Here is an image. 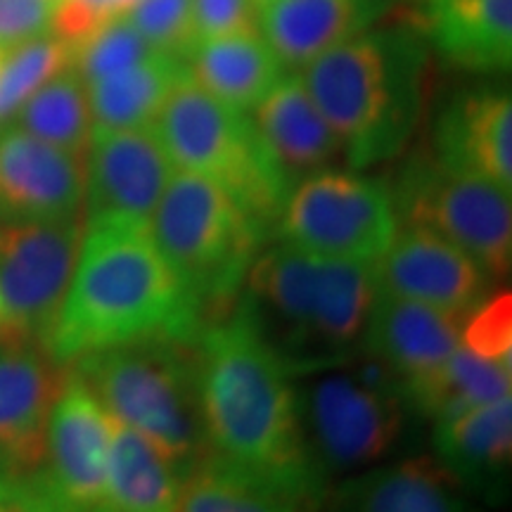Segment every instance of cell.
<instances>
[{
	"label": "cell",
	"instance_id": "obj_7",
	"mask_svg": "<svg viewBox=\"0 0 512 512\" xmlns=\"http://www.w3.org/2000/svg\"><path fill=\"white\" fill-rule=\"evenodd\" d=\"M152 128L176 171L221 185L271 238L292 185L268 155L247 112L214 98L185 74Z\"/></svg>",
	"mask_w": 512,
	"mask_h": 512
},
{
	"label": "cell",
	"instance_id": "obj_21",
	"mask_svg": "<svg viewBox=\"0 0 512 512\" xmlns=\"http://www.w3.org/2000/svg\"><path fill=\"white\" fill-rule=\"evenodd\" d=\"M249 117L292 188L304 178L330 169L342 155V143L297 72H287Z\"/></svg>",
	"mask_w": 512,
	"mask_h": 512
},
{
	"label": "cell",
	"instance_id": "obj_42",
	"mask_svg": "<svg viewBox=\"0 0 512 512\" xmlns=\"http://www.w3.org/2000/svg\"><path fill=\"white\" fill-rule=\"evenodd\" d=\"M408 3H418V0H408Z\"/></svg>",
	"mask_w": 512,
	"mask_h": 512
},
{
	"label": "cell",
	"instance_id": "obj_12",
	"mask_svg": "<svg viewBox=\"0 0 512 512\" xmlns=\"http://www.w3.org/2000/svg\"><path fill=\"white\" fill-rule=\"evenodd\" d=\"M174 171L152 126L93 131L86 152L83 221L147 226Z\"/></svg>",
	"mask_w": 512,
	"mask_h": 512
},
{
	"label": "cell",
	"instance_id": "obj_16",
	"mask_svg": "<svg viewBox=\"0 0 512 512\" xmlns=\"http://www.w3.org/2000/svg\"><path fill=\"white\" fill-rule=\"evenodd\" d=\"M62 380L64 368L38 344L8 342L0 349V477L43 467L48 418Z\"/></svg>",
	"mask_w": 512,
	"mask_h": 512
},
{
	"label": "cell",
	"instance_id": "obj_9",
	"mask_svg": "<svg viewBox=\"0 0 512 512\" xmlns=\"http://www.w3.org/2000/svg\"><path fill=\"white\" fill-rule=\"evenodd\" d=\"M399 226H420L470 254L494 280L512 266L510 190L444 169L432 155L408 159L394 188Z\"/></svg>",
	"mask_w": 512,
	"mask_h": 512
},
{
	"label": "cell",
	"instance_id": "obj_10",
	"mask_svg": "<svg viewBox=\"0 0 512 512\" xmlns=\"http://www.w3.org/2000/svg\"><path fill=\"white\" fill-rule=\"evenodd\" d=\"M399 219L389 185L358 171H318L287 195L278 242L323 259L375 266L392 245Z\"/></svg>",
	"mask_w": 512,
	"mask_h": 512
},
{
	"label": "cell",
	"instance_id": "obj_30",
	"mask_svg": "<svg viewBox=\"0 0 512 512\" xmlns=\"http://www.w3.org/2000/svg\"><path fill=\"white\" fill-rule=\"evenodd\" d=\"M74 50L53 31L0 55V126H8L19 107L43 83L72 67Z\"/></svg>",
	"mask_w": 512,
	"mask_h": 512
},
{
	"label": "cell",
	"instance_id": "obj_27",
	"mask_svg": "<svg viewBox=\"0 0 512 512\" xmlns=\"http://www.w3.org/2000/svg\"><path fill=\"white\" fill-rule=\"evenodd\" d=\"M178 482L174 465L150 441L117 422L102 510L176 512Z\"/></svg>",
	"mask_w": 512,
	"mask_h": 512
},
{
	"label": "cell",
	"instance_id": "obj_22",
	"mask_svg": "<svg viewBox=\"0 0 512 512\" xmlns=\"http://www.w3.org/2000/svg\"><path fill=\"white\" fill-rule=\"evenodd\" d=\"M389 0H271L259 10V31L287 72H299L328 50L366 34Z\"/></svg>",
	"mask_w": 512,
	"mask_h": 512
},
{
	"label": "cell",
	"instance_id": "obj_13",
	"mask_svg": "<svg viewBox=\"0 0 512 512\" xmlns=\"http://www.w3.org/2000/svg\"><path fill=\"white\" fill-rule=\"evenodd\" d=\"M373 271L380 292L460 320L489 297L496 283L470 254L420 226H399Z\"/></svg>",
	"mask_w": 512,
	"mask_h": 512
},
{
	"label": "cell",
	"instance_id": "obj_38",
	"mask_svg": "<svg viewBox=\"0 0 512 512\" xmlns=\"http://www.w3.org/2000/svg\"><path fill=\"white\" fill-rule=\"evenodd\" d=\"M8 342H17V339H12V337L8 335V332H5L3 328H0V349H3L5 344H8Z\"/></svg>",
	"mask_w": 512,
	"mask_h": 512
},
{
	"label": "cell",
	"instance_id": "obj_33",
	"mask_svg": "<svg viewBox=\"0 0 512 512\" xmlns=\"http://www.w3.org/2000/svg\"><path fill=\"white\" fill-rule=\"evenodd\" d=\"M460 347L512 366V294H489L460 325Z\"/></svg>",
	"mask_w": 512,
	"mask_h": 512
},
{
	"label": "cell",
	"instance_id": "obj_26",
	"mask_svg": "<svg viewBox=\"0 0 512 512\" xmlns=\"http://www.w3.org/2000/svg\"><path fill=\"white\" fill-rule=\"evenodd\" d=\"M510 389V363L489 361L458 347L444 366L401 387V396L408 411L439 422L470 408L505 399L510 396Z\"/></svg>",
	"mask_w": 512,
	"mask_h": 512
},
{
	"label": "cell",
	"instance_id": "obj_29",
	"mask_svg": "<svg viewBox=\"0 0 512 512\" xmlns=\"http://www.w3.org/2000/svg\"><path fill=\"white\" fill-rule=\"evenodd\" d=\"M176 512H316L297 498L204 456L178 482Z\"/></svg>",
	"mask_w": 512,
	"mask_h": 512
},
{
	"label": "cell",
	"instance_id": "obj_41",
	"mask_svg": "<svg viewBox=\"0 0 512 512\" xmlns=\"http://www.w3.org/2000/svg\"><path fill=\"white\" fill-rule=\"evenodd\" d=\"M93 512H105V510H102V508H98V510H93Z\"/></svg>",
	"mask_w": 512,
	"mask_h": 512
},
{
	"label": "cell",
	"instance_id": "obj_32",
	"mask_svg": "<svg viewBox=\"0 0 512 512\" xmlns=\"http://www.w3.org/2000/svg\"><path fill=\"white\" fill-rule=\"evenodd\" d=\"M124 15L157 53L185 62L195 48L192 0H136Z\"/></svg>",
	"mask_w": 512,
	"mask_h": 512
},
{
	"label": "cell",
	"instance_id": "obj_36",
	"mask_svg": "<svg viewBox=\"0 0 512 512\" xmlns=\"http://www.w3.org/2000/svg\"><path fill=\"white\" fill-rule=\"evenodd\" d=\"M124 12L126 0H55L53 29L50 31L74 50L107 19L124 15Z\"/></svg>",
	"mask_w": 512,
	"mask_h": 512
},
{
	"label": "cell",
	"instance_id": "obj_40",
	"mask_svg": "<svg viewBox=\"0 0 512 512\" xmlns=\"http://www.w3.org/2000/svg\"><path fill=\"white\" fill-rule=\"evenodd\" d=\"M256 3H259V8H261V5H266V3H271V0H256Z\"/></svg>",
	"mask_w": 512,
	"mask_h": 512
},
{
	"label": "cell",
	"instance_id": "obj_15",
	"mask_svg": "<svg viewBox=\"0 0 512 512\" xmlns=\"http://www.w3.org/2000/svg\"><path fill=\"white\" fill-rule=\"evenodd\" d=\"M83 192L86 157L0 126V223L79 219Z\"/></svg>",
	"mask_w": 512,
	"mask_h": 512
},
{
	"label": "cell",
	"instance_id": "obj_34",
	"mask_svg": "<svg viewBox=\"0 0 512 512\" xmlns=\"http://www.w3.org/2000/svg\"><path fill=\"white\" fill-rule=\"evenodd\" d=\"M0 512H81L60 494L46 470L0 477Z\"/></svg>",
	"mask_w": 512,
	"mask_h": 512
},
{
	"label": "cell",
	"instance_id": "obj_24",
	"mask_svg": "<svg viewBox=\"0 0 512 512\" xmlns=\"http://www.w3.org/2000/svg\"><path fill=\"white\" fill-rule=\"evenodd\" d=\"M188 74L204 91L240 112H252L283 81L285 64L259 29L200 41L185 57Z\"/></svg>",
	"mask_w": 512,
	"mask_h": 512
},
{
	"label": "cell",
	"instance_id": "obj_31",
	"mask_svg": "<svg viewBox=\"0 0 512 512\" xmlns=\"http://www.w3.org/2000/svg\"><path fill=\"white\" fill-rule=\"evenodd\" d=\"M157 50L145 41L126 15L107 19L102 27L83 38L74 48L72 69L86 83L100 81L105 76L119 74L133 64L147 60Z\"/></svg>",
	"mask_w": 512,
	"mask_h": 512
},
{
	"label": "cell",
	"instance_id": "obj_4",
	"mask_svg": "<svg viewBox=\"0 0 512 512\" xmlns=\"http://www.w3.org/2000/svg\"><path fill=\"white\" fill-rule=\"evenodd\" d=\"M427 43L411 27L361 34L299 69L354 171L399 155L420 117Z\"/></svg>",
	"mask_w": 512,
	"mask_h": 512
},
{
	"label": "cell",
	"instance_id": "obj_20",
	"mask_svg": "<svg viewBox=\"0 0 512 512\" xmlns=\"http://www.w3.org/2000/svg\"><path fill=\"white\" fill-rule=\"evenodd\" d=\"M434 453L460 489L501 503L512 467L510 396L434 422Z\"/></svg>",
	"mask_w": 512,
	"mask_h": 512
},
{
	"label": "cell",
	"instance_id": "obj_8",
	"mask_svg": "<svg viewBox=\"0 0 512 512\" xmlns=\"http://www.w3.org/2000/svg\"><path fill=\"white\" fill-rule=\"evenodd\" d=\"M351 370H318L299 389L311 456L325 477L366 470L399 444L408 406L399 384L363 356Z\"/></svg>",
	"mask_w": 512,
	"mask_h": 512
},
{
	"label": "cell",
	"instance_id": "obj_2",
	"mask_svg": "<svg viewBox=\"0 0 512 512\" xmlns=\"http://www.w3.org/2000/svg\"><path fill=\"white\" fill-rule=\"evenodd\" d=\"M204 328L147 226L83 221L79 259L46 344L57 366L150 339L197 342Z\"/></svg>",
	"mask_w": 512,
	"mask_h": 512
},
{
	"label": "cell",
	"instance_id": "obj_5",
	"mask_svg": "<svg viewBox=\"0 0 512 512\" xmlns=\"http://www.w3.org/2000/svg\"><path fill=\"white\" fill-rule=\"evenodd\" d=\"M114 422L150 441L178 477L207 456L197 342L150 339L69 363Z\"/></svg>",
	"mask_w": 512,
	"mask_h": 512
},
{
	"label": "cell",
	"instance_id": "obj_35",
	"mask_svg": "<svg viewBox=\"0 0 512 512\" xmlns=\"http://www.w3.org/2000/svg\"><path fill=\"white\" fill-rule=\"evenodd\" d=\"M259 10L256 0H192L195 46L214 36L259 29Z\"/></svg>",
	"mask_w": 512,
	"mask_h": 512
},
{
	"label": "cell",
	"instance_id": "obj_11",
	"mask_svg": "<svg viewBox=\"0 0 512 512\" xmlns=\"http://www.w3.org/2000/svg\"><path fill=\"white\" fill-rule=\"evenodd\" d=\"M83 216L67 221L0 223L3 330L17 342L46 349L72 280Z\"/></svg>",
	"mask_w": 512,
	"mask_h": 512
},
{
	"label": "cell",
	"instance_id": "obj_37",
	"mask_svg": "<svg viewBox=\"0 0 512 512\" xmlns=\"http://www.w3.org/2000/svg\"><path fill=\"white\" fill-rule=\"evenodd\" d=\"M55 0H0V53L53 29Z\"/></svg>",
	"mask_w": 512,
	"mask_h": 512
},
{
	"label": "cell",
	"instance_id": "obj_25",
	"mask_svg": "<svg viewBox=\"0 0 512 512\" xmlns=\"http://www.w3.org/2000/svg\"><path fill=\"white\" fill-rule=\"evenodd\" d=\"M185 74L188 64L183 60L155 53L124 72L86 83L93 131L152 126L169 93Z\"/></svg>",
	"mask_w": 512,
	"mask_h": 512
},
{
	"label": "cell",
	"instance_id": "obj_39",
	"mask_svg": "<svg viewBox=\"0 0 512 512\" xmlns=\"http://www.w3.org/2000/svg\"><path fill=\"white\" fill-rule=\"evenodd\" d=\"M5 323V311H3V302H0V328H3Z\"/></svg>",
	"mask_w": 512,
	"mask_h": 512
},
{
	"label": "cell",
	"instance_id": "obj_18",
	"mask_svg": "<svg viewBox=\"0 0 512 512\" xmlns=\"http://www.w3.org/2000/svg\"><path fill=\"white\" fill-rule=\"evenodd\" d=\"M432 157L444 169L486 178L512 192V98L475 88L448 100L434 126Z\"/></svg>",
	"mask_w": 512,
	"mask_h": 512
},
{
	"label": "cell",
	"instance_id": "obj_1",
	"mask_svg": "<svg viewBox=\"0 0 512 512\" xmlns=\"http://www.w3.org/2000/svg\"><path fill=\"white\" fill-rule=\"evenodd\" d=\"M197 384L207 456L318 512L328 477L306 441L294 373L238 311L197 339Z\"/></svg>",
	"mask_w": 512,
	"mask_h": 512
},
{
	"label": "cell",
	"instance_id": "obj_6",
	"mask_svg": "<svg viewBox=\"0 0 512 512\" xmlns=\"http://www.w3.org/2000/svg\"><path fill=\"white\" fill-rule=\"evenodd\" d=\"M147 230L207 325L238 302L268 240L221 185L190 171H174Z\"/></svg>",
	"mask_w": 512,
	"mask_h": 512
},
{
	"label": "cell",
	"instance_id": "obj_43",
	"mask_svg": "<svg viewBox=\"0 0 512 512\" xmlns=\"http://www.w3.org/2000/svg\"><path fill=\"white\" fill-rule=\"evenodd\" d=\"M0 55H3V53H0Z\"/></svg>",
	"mask_w": 512,
	"mask_h": 512
},
{
	"label": "cell",
	"instance_id": "obj_3",
	"mask_svg": "<svg viewBox=\"0 0 512 512\" xmlns=\"http://www.w3.org/2000/svg\"><path fill=\"white\" fill-rule=\"evenodd\" d=\"M375 294L373 266L278 242L256 254L235 311L294 375H311L354 361Z\"/></svg>",
	"mask_w": 512,
	"mask_h": 512
},
{
	"label": "cell",
	"instance_id": "obj_23",
	"mask_svg": "<svg viewBox=\"0 0 512 512\" xmlns=\"http://www.w3.org/2000/svg\"><path fill=\"white\" fill-rule=\"evenodd\" d=\"M330 512H475L437 458L366 467L328 494Z\"/></svg>",
	"mask_w": 512,
	"mask_h": 512
},
{
	"label": "cell",
	"instance_id": "obj_17",
	"mask_svg": "<svg viewBox=\"0 0 512 512\" xmlns=\"http://www.w3.org/2000/svg\"><path fill=\"white\" fill-rule=\"evenodd\" d=\"M460 325L456 316L377 290L358 351L401 389L444 366L460 347Z\"/></svg>",
	"mask_w": 512,
	"mask_h": 512
},
{
	"label": "cell",
	"instance_id": "obj_28",
	"mask_svg": "<svg viewBox=\"0 0 512 512\" xmlns=\"http://www.w3.org/2000/svg\"><path fill=\"white\" fill-rule=\"evenodd\" d=\"M10 124L43 143L86 157L93 136L86 81L72 67L64 69L19 107Z\"/></svg>",
	"mask_w": 512,
	"mask_h": 512
},
{
	"label": "cell",
	"instance_id": "obj_14",
	"mask_svg": "<svg viewBox=\"0 0 512 512\" xmlns=\"http://www.w3.org/2000/svg\"><path fill=\"white\" fill-rule=\"evenodd\" d=\"M114 427L117 422L93 389L74 370L64 368L48 418L43 470L81 512L98 510L105 501Z\"/></svg>",
	"mask_w": 512,
	"mask_h": 512
},
{
	"label": "cell",
	"instance_id": "obj_19",
	"mask_svg": "<svg viewBox=\"0 0 512 512\" xmlns=\"http://www.w3.org/2000/svg\"><path fill=\"white\" fill-rule=\"evenodd\" d=\"M406 19L451 67L477 74L510 69L512 0H418Z\"/></svg>",
	"mask_w": 512,
	"mask_h": 512
}]
</instances>
